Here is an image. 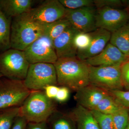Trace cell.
<instances>
[{
    "label": "cell",
    "instance_id": "1",
    "mask_svg": "<svg viewBox=\"0 0 129 129\" xmlns=\"http://www.w3.org/2000/svg\"><path fill=\"white\" fill-rule=\"evenodd\" d=\"M58 85L75 91L89 85V65L77 57L58 58L54 64Z\"/></svg>",
    "mask_w": 129,
    "mask_h": 129
},
{
    "label": "cell",
    "instance_id": "2",
    "mask_svg": "<svg viewBox=\"0 0 129 129\" xmlns=\"http://www.w3.org/2000/svg\"><path fill=\"white\" fill-rule=\"evenodd\" d=\"M56 111L54 101L47 98L44 90H33L19 107L18 115L28 122L38 123L47 121Z\"/></svg>",
    "mask_w": 129,
    "mask_h": 129
},
{
    "label": "cell",
    "instance_id": "3",
    "mask_svg": "<svg viewBox=\"0 0 129 129\" xmlns=\"http://www.w3.org/2000/svg\"><path fill=\"white\" fill-rule=\"evenodd\" d=\"M44 34V25L21 16L14 18L11 26V48L24 51Z\"/></svg>",
    "mask_w": 129,
    "mask_h": 129
},
{
    "label": "cell",
    "instance_id": "4",
    "mask_svg": "<svg viewBox=\"0 0 129 129\" xmlns=\"http://www.w3.org/2000/svg\"><path fill=\"white\" fill-rule=\"evenodd\" d=\"M29 65L23 51L10 48L0 54V72L7 78L23 81Z\"/></svg>",
    "mask_w": 129,
    "mask_h": 129
},
{
    "label": "cell",
    "instance_id": "5",
    "mask_svg": "<svg viewBox=\"0 0 129 129\" xmlns=\"http://www.w3.org/2000/svg\"><path fill=\"white\" fill-rule=\"evenodd\" d=\"M121 65L100 67L89 65V85L108 91L123 90Z\"/></svg>",
    "mask_w": 129,
    "mask_h": 129
},
{
    "label": "cell",
    "instance_id": "6",
    "mask_svg": "<svg viewBox=\"0 0 129 129\" xmlns=\"http://www.w3.org/2000/svg\"><path fill=\"white\" fill-rule=\"evenodd\" d=\"M24 86L30 91L44 90L48 85H57V77L54 64L37 63L30 64L23 81Z\"/></svg>",
    "mask_w": 129,
    "mask_h": 129
},
{
    "label": "cell",
    "instance_id": "7",
    "mask_svg": "<svg viewBox=\"0 0 129 129\" xmlns=\"http://www.w3.org/2000/svg\"><path fill=\"white\" fill-rule=\"evenodd\" d=\"M31 91L23 81L7 78L0 79V110L20 107Z\"/></svg>",
    "mask_w": 129,
    "mask_h": 129
},
{
    "label": "cell",
    "instance_id": "8",
    "mask_svg": "<svg viewBox=\"0 0 129 129\" xmlns=\"http://www.w3.org/2000/svg\"><path fill=\"white\" fill-rule=\"evenodd\" d=\"M66 8L58 0H48L21 16L42 25L64 18Z\"/></svg>",
    "mask_w": 129,
    "mask_h": 129
},
{
    "label": "cell",
    "instance_id": "9",
    "mask_svg": "<svg viewBox=\"0 0 129 129\" xmlns=\"http://www.w3.org/2000/svg\"><path fill=\"white\" fill-rule=\"evenodd\" d=\"M23 51L30 64L37 63L54 64L58 59L53 41L45 34L39 37Z\"/></svg>",
    "mask_w": 129,
    "mask_h": 129
},
{
    "label": "cell",
    "instance_id": "10",
    "mask_svg": "<svg viewBox=\"0 0 129 129\" xmlns=\"http://www.w3.org/2000/svg\"><path fill=\"white\" fill-rule=\"evenodd\" d=\"M129 21V13L126 10L109 7L96 8L95 24L97 28L102 29L112 33Z\"/></svg>",
    "mask_w": 129,
    "mask_h": 129
},
{
    "label": "cell",
    "instance_id": "11",
    "mask_svg": "<svg viewBox=\"0 0 129 129\" xmlns=\"http://www.w3.org/2000/svg\"><path fill=\"white\" fill-rule=\"evenodd\" d=\"M96 8L94 6L76 9H66L64 17L73 27L79 32L90 33L97 29L95 24Z\"/></svg>",
    "mask_w": 129,
    "mask_h": 129
},
{
    "label": "cell",
    "instance_id": "12",
    "mask_svg": "<svg viewBox=\"0 0 129 129\" xmlns=\"http://www.w3.org/2000/svg\"><path fill=\"white\" fill-rule=\"evenodd\" d=\"M129 60V56L108 43L101 53L84 61L90 66L100 67L120 65Z\"/></svg>",
    "mask_w": 129,
    "mask_h": 129
},
{
    "label": "cell",
    "instance_id": "13",
    "mask_svg": "<svg viewBox=\"0 0 129 129\" xmlns=\"http://www.w3.org/2000/svg\"><path fill=\"white\" fill-rule=\"evenodd\" d=\"M89 34L91 37L89 46L85 50L77 52L76 57L80 60H85L98 55L110 41L111 33L104 29L97 28Z\"/></svg>",
    "mask_w": 129,
    "mask_h": 129
},
{
    "label": "cell",
    "instance_id": "14",
    "mask_svg": "<svg viewBox=\"0 0 129 129\" xmlns=\"http://www.w3.org/2000/svg\"><path fill=\"white\" fill-rule=\"evenodd\" d=\"M78 32L71 26L53 40V46L58 58L76 57L78 50L74 39Z\"/></svg>",
    "mask_w": 129,
    "mask_h": 129
},
{
    "label": "cell",
    "instance_id": "15",
    "mask_svg": "<svg viewBox=\"0 0 129 129\" xmlns=\"http://www.w3.org/2000/svg\"><path fill=\"white\" fill-rule=\"evenodd\" d=\"M108 94L106 90L89 85L76 91L74 98L78 104L91 111L95 109L101 100Z\"/></svg>",
    "mask_w": 129,
    "mask_h": 129
},
{
    "label": "cell",
    "instance_id": "16",
    "mask_svg": "<svg viewBox=\"0 0 129 129\" xmlns=\"http://www.w3.org/2000/svg\"><path fill=\"white\" fill-rule=\"evenodd\" d=\"M34 3L32 0H0V8L7 17L12 19L27 12Z\"/></svg>",
    "mask_w": 129,
    "mask_h": 129
},
{
    "label": "cell",
    "instance_id": "17",
    "mask_svg": "<svg viewBox=\"0 0 129 129\" xmlns=\"http://www.w3.org/2000/svg\"><path fill=\"white\" fill-rule=\"evenodd\" d=\"M70 114L77 129H101L91 111L80 105L77 104Z\"/></svg>",
    "mask_w": 129,
    "mask_h": 129
},
{
    "label": "cell",
    "instance_id": "18",
    "mask_svg": "<svg viewBox=\"0 0 129 129\" xmlns=\"http://www.w3.org/2000/svg\"><path fill=\"white\" fill-rule=\"evenodd\" d=\"M109 43L129 57V22L111 33Z\"/></svg>",
    "mask_w": 129,
    "mask_h": 129
},
{
    "label": "cell",
    "instance_id": "19",
    "mask_svg": "<svg viewBox=\"0 0 129 129\" xmlns=\"http://www.w3.org/2000/svg\"><path fill=\"white\" fill-rule=\"evenodd\" d=\"M50 129H77L76 123L70 114L55 111L47 121Z\"/></svg>",
    "mask_w": 129,
    "mask_h": 129
},
{
    "label": "cell",
    "instance_id": "20",
    "mask_svg": "<svg viewBox=\"0 0 129 129\" xmlns=\"http://www.w3.org/2000/svg\"><path fill=\"white\" fill-rule=\"evenodd\" d=\"M12 18L8 17L0 8V51L11 48Z\"/></svg>",
    "mask_w": 129,
    "mask_h": 129
},
{
    "label": "cell",
    "instance_id": "21",
    "mask_svg": "<svg viewBox=\"0 0 129 129\" xmlns=\"http://www.w3.org/2000/svg\"><path fill=\"white\" fill-rule=\"evenodd\" d=\"M72 25L69 21L63 18L44 25V34L53 41Z\"/></svg>",
    "mask_w": 129,
    "mask_h": 129
},
{
    "label": "cell",
    "instance_id": "22",
    "mask_svg": "<svg viewBox=\"0 0 129 129\" xmlns=\"http://www.w3.org/2000/svg\"><path fill=\"white\" fill-rule=\"evenodd\" d=\"M123 107L109 93L101 100L94 110L105 114L112 115Z\"/></svg>",
    "mask_w": 129,
    "mask_h": 129
},
{
    "label": "cell",
    "instance_id": "23",
    "mask_svg": "<svg viewBox=\"0 0 129 129\" xmlns=\"http://www.w3.org/2000/svg\"><path fill=\"white\" fill-rule=\"evenodd\" d=\"M19 109V107H14L0 110V129H11Z\"/></svg>",
    "mask_w": 129,
    "mask_h": 129
},
{
    "label": "cell",
    "instance_id": "24",
    "mask_svg": "<svg viewBox=\"0 0 129 129\" xmlns=\"http://www.w3.org/2000/svg\"><path fill=\"white\" fill-rule=\"evenodd\" d=\"M112 115L114 129H125L129 118V109L122 107Z\"/></svg>",
    "mask_w": 129,
    "mask_h": 129
},
{
    "label": "cell",
    "instance_id": "25",
    "mask_svg": "<svg viewBox=\"0 0 129 129\" xmlns=\"http://www.w3.org/2000/svg\"><path fill=\"white\" fill-rule=\"evenodd\" d=\"M101 129H114L112 115L105 114L96 110H91Z\"/></svg>",
    "mask_w": 129,
    "mask_h": 129
},
{
    "label": "cell",
    "instance_id": "26",
    "mask_svg": "<svg viewBox=\"0 0 129 129\" xmlns=\"http://www.w3.org/2000/svg\"><path fill=\"white\" fill-rule=\"evenodd\" d=\"M74 42L78 51L86 50L90 44L91 37L89 33L79 31L75 36Z\"/></svg>",
    "mask_w": 129,
    "mask_h": 129
},
{
    "label": "cell",
    "instance_id": "27",
    "mask_svg": "<svg viewBox=\"0 0 129 129\" xmlns=\"http://www.w3.org/2000/svg\"><path fill=\"white\" fill-rule=\"evenodd\" d=\"M66 9H76L94 6V0H59Z\"/></svg>",
    "mask_w": 129,
    "mask_h": 129
},
{
    "label": "cell",
    "instance_id": "28",
    "mask_svg": "<svg viewBox=\"0 0 129 129\" xmlns=\"http://www.w3.org/2000/svg\"><path fill=\"white\" fill-rule=\"evenodd\" d=\"M108 92L121 106L129 110V90H117Z\"/></svg>",
    "mask_w": 129,
    "mask_h": 129
},
{
    "label": "cell",
    "instance_id": "29",
    "mask_svg": "<svg viewBox=\"0 0 129 129\" xmlns=\"http://www.w3.org/2000/svg\"><path fill=\"white\" fill-rule=\"evenodd\" d=\"M121 73L123 87L129 90V60L121 64Z\"/></svg>",
    "mask_w": 129,
    "mask_h": 129
},
{
    "label": "cell",
    "instance_id": "30",
    "mask_svg": "<svg viewBox=\"0 0 129 129\" xmlns=\"http://www.w3.org/2000/svg\"><path fill=\"white\" fill-rule=\"evenodd\" d=\"M94 6L96 8L104 7L117 8L122 5L119 0H94Z\"/></svg>",
    "mask_w": 129,
    "mask_h": 129
},
{
    "label": "cell",
    "instance_id": "31",
    "mask_svg": "<svg viewBox=\"0 0 129 129\" xmlns=\"http://www.w3.org/2000/svg\"><path fill=\"white\" fill-rule=\"evenodd\" d=\"M69 95V89L68 88L65 86H60L55 99L60 103L64 102L68 99Z\"/></svg>",
    "mask_w": 129,
    "mask_h": 129
},
{
    "label": "cell",
    "instance_id": "32",
    "mask_svg": "<svg viewBox=\"0 0 129 129\" xmlns=\"http://www.w3.org/2000/svg\"><path fill=\"white\" fill-rule=\"evenodd\" d=\"M59 89L57 85H48L44 88V91L47 98L53 100L55 98Z\"/></svg>",
    "mask_w": 129,
    "mask_h": 129
},
{
    "label": "cell",
    "instance_id": "33",
    "mask_svg": "<svg viewBox=\"0 0 129 129\" xmlns=\"http://www.w3.org/2000/svg\"><path fill=\"white\" fill-rule=\"evenodd\" d=\"M28 123L25 118L18 115L15 119L11 129H26Z\"/></svg>",
    "mask_w": 129,
    "mask_h": 129
},
{
    "label": "cell",
    "instance_id": "34",
    "mask_svg": "<svg viewBox=\"0 0 129 129\" xmlns=\"http://www.w3.org/2000/svg\"><path fill=\"white\" fill-rule=\"evenodd\" d=\"M26 129H50L47 121L35 123L28 122Z\"/></svg>",
    "mask_w": 129,
    "mask_h": 129
},
{
    "label": "cell",
    "instance_id": "35",
    "mask_svg": "<svg viewBox=\"0 0 129 129\" xmlns=\"http://www.w3.org/2000/svg\"><path fill=\"white\" fill-rule=\"evenodd\" d=\"M125 129H129V118L128 120V123H127V127Z\"/></svg>",
    "mask_w": 129,
    "mask_h": 129
},
{
    "label": "cell",
    "instance_id": "36",
    "mask_svg": "<svg viewBox=\"0 0 129 129\" xmlns=\"http://www.w3.org/2000/svg\"><path fill=\"white\" fill-rule=\"evenodd\" d=\"M2 76H3L2 75V74L1 73V72H0V79H1V78Z\"/></svg>",
    "mask_w": 129,
    "mask_h": 129
}]
</instances>
